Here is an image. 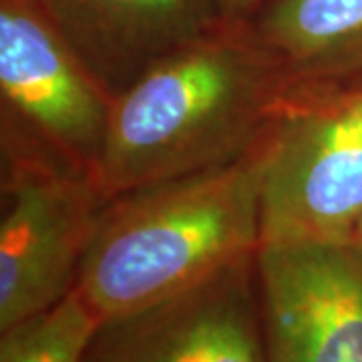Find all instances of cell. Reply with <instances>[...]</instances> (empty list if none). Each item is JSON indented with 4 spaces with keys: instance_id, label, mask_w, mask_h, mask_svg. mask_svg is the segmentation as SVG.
Returning a JSON list of instances; mask_svg holds the SVG:
<instances>
[{
    "instance_id": "7",
    "label": "cell",
    "mask_w": 362,
    "mask_h": 362,
    "mask_svg": "<svg viewBox=\"0 0 362 362\" xmlns=\"http://www.w3.org/2000/svg\"><path fill=\"white\" fill-rule=\"evenodd\" d=\"M268 362H362V252L354 244L258 250Z\"/></svg>"
},
{
    "instance_id": "10",
    "label": "cell",
    "mask_w": 362,
    "mask_h": 362,
    "mask_svg": "<svg viewBox=\"0 0 362 362\" xmlns=\"http://www.w3.org/2000/svg\"><path fill=\"white\" fill-rule=\"evenodd\" d=\"M101 322L75 288L51 308L0 330V362H85Z\"/></svg>"
},
{
    "instance_id": "1",
    "label": "cell",
    "mask_w": 362,
    "mask_h": 362,
    "mask_svg": "<svg viewBox=\"0 0 362 362\" xmlns=\"http://www.w3.org/2000/svg\"><path fill=\"white\" fill-rule=\"evenodd\" d=\"M247 21L161 57L113 99L93 180L107 202L244 156L308 93Z\"/></svg>"
},
{
    "instance_id": "2",
    "label": "cell",
    "mask_w": 362,
    "mask_h": 362,
    "mask_svg": "<svg viewBox=\"0 0 362 362\" xmlns=\"http://www.w3.org/2000/svg\"><path fill=\"white\" fill-rule=\"evenodd\" d=\"M274 129L232 161L107 202L75 286L90 308L103 320L125 316L256 256Z\"/></svg>"
},
{
    "instance_id": "11",
    "label": "cell",
    "mask_w": 362,
    "mask_h": 362,
    "mask_svg": "<svg viewBox=\"0 0 362 362\" xmlns=\"http://www.w3.org/2000/svg\"><path fill=\"white\" fill-rule=\"evenodd\" d=\"M266 0H220L223 16L228 21H250Z\"/></svg>"
},
{
    "instance_id": "4",
    "label": "cell",
    "mask_w": 362,
    "mask_h": 362,
    "mask_svg": "<svg viewBox=\"0 0 362 362\" xmlns=\"http://www.w3.org/2000/svg\"><path fill=\"white\" fill-rule=\"evenodd\" d=\"M4 156L0 330L75 290L107 204L87 171L16 143H4Z\"/></svg>"
},
{
    "instance_id": "9",
    "label": "cell",
    "mask_w": 362,
    "mask_h": 362,
    "mask_svg": "<svg viewBox=\"0 0 362 362\" xmlns=\"http://www.w3.org/2000/svg\"><path fill=\"white\" fill-rule=\"evenodd\" d=\"M247 23L302 85L362 87V0H266Z\"/></svg>"
},
{
    "instance_id": "6",
    "label": "cell",
    "mask_w": 362,
    "mask_h": 362,
    "mask_svg": "<svg viewBox=\"0 0 362 362\" xmlns=\"http://www.w3.org/2000/svg\"><path fill=\"white\" fill-rule=\"evenodd\" d=\"M85 362H268L258 254L175 296L103 320Z\"/></svg>"
},
{
    "instance_id": "5",
    "label": "cell",
    "mask_w": 362,
    "mask_h": 362,
    "mask_svg": "<svg viewBox=\"0 0 362 362\" xmlns=\"http://www.w3.org/2000/svg\"><path fill=\"white\" fill-rule=\"evenodd\" d=\"M4 141L93 175L113 95L95 78L42 0H0Z\"/></svg>"
},
{
    "instance_id": "8",
    "label": "cell",
    "mask_w": 362,
    "mask_h": 362,
    "mask_svg": "<svg viewBox=\"0 0 362 362\" xmlns=\"http://www.w3.org/2000/svg\"><path fill=\"white\" fill-rule=\"evenodd\" d=\"M81 61L117 97L223 21L220 0H42Z\"/></svg>"
},
{
    "instance_id": "3",
    "label": "cell",
    "mask_w": 362,
    "mask_h": 362,
    "mask_svg": "<svg viewBox=\"0 0 362 362\" xmlns=\"http://www.w3.org/2000/svg\"><path fill=\"white\" fill-rule=\"evenodd\" d=\"M362 223V87L312 89L272 133L259 247L354 244Z\"/></svg>"
}]
</instances>
